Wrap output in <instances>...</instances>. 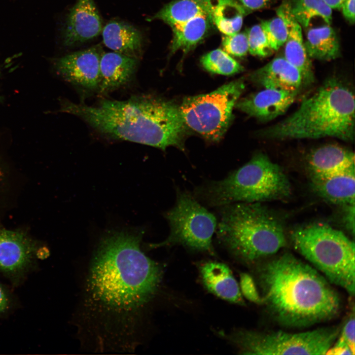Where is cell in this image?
Instances as JSON below:
<instances>
[{"label":"cell","instance_id":"obj_32","mask_svg":"<svg viewBox=\"0 0 355 355\" xmlns=\"http://www.w3.org/2000/svg\"><path fill=\"white\" fill-rule=\"evenodd\" d=\"M240 286L241 292L247 299L256 304H262L260 293L252 277L249 274L245 273L241 274Z\"/></svg>","mask_w":355,"mask_h":355},{"label":"cell","instance_id":"obj_6","mask_svg":"<svg viewBox=\"0 0 355 355\" xmlns=\"http://www.w3.org/2000/svg\"><path fill=\"white\" fill-rule=\"evenodd\" d=\"M196 193L208 205L220 207L284 199L291 194V186L281 167L259 152L225 178L211 182Z\"/></svg>","mask_w":355,"mask_h":355},{"label":"cell","instance_id":"obj_5","mask_svg":"<svg viewBox=\"0 0 355 355\" xmlns=\"http://www.w3.org/2000/svg\"><path fill=\"white\" fill-rule=\"evenodd\" d=\"M220 213L218 238L242 261L255 262L286 245L282 221L261 203H234L222 206Z\"/></svg>","mask_w":355,"mask_h":355},{"label":"cell","instance_id":"obj_29","mask_svg":"<svg viewBox=\"0 0 355 355\" xmlns=\"http://www.w3.org/2000/svg\"><path fill=\"white\" fill-rule=\"evenodd\" d=\"M247 33L248 52L250 54L259 57H266L272 54L274 51L260 24L253 26Z\"/></svg>","mask_w":355,"mask_h":355},{"label":"cell","instance_id":"obj_27","mask_svg":"<svg viewBox=\"0 0 355 355\" xmlns=\"http://www.w3.org/2000/svg\"><path fill=\"white\" fill-rule=\"evenodd\" d=\"M204 68L209 72L222 75H231L242 71L243 67L221 49L213 50L201 59Z\"/></svg>","mask_w":355,"mask_h":355},{"label":"cell","instance_id":"obj_37","mask_svg":"<svg viewBox=\"0 0 355 355\" xmlns=\"http://www.w3.org/2000/svg\"><path fill=\"white\" fill-rule=\"evenodd\" d=\"M9 305L7 293L0 284V314L5 311Z\"/></svg>","mask_w":355,"mask_h":355},{"label":"cell","instance_id":"obj_23","mask_svg":"<svg viewBox=\"0 0 355 355\" xmlns=\"http://www.w3.org/2000/svg\"><path fill=\"white\" fill-rule=\"evenodd\" d=\"M213 25L224 35L239 32L248 13L236 0H206Z\"/></svg>","mask_w":355,"mask_h":355},{"label":"cell","instance_id":"obj_21","mask_svg":"<svg viewBox=\"0 0 355 355\" xmlns=\"http://www.w3.org/2000/svg\"><path fill=\"white\" fill-rule=\"evenodd\" d=\"M102 32L104 44L114 52L137 59L142 55L143 35L134 26L111 20L103 28Z\"/></svg>","mask_w":355,"mask_h":355},{"label":"cell","instance_id":"obj_10","mask_svg":"<svg viewBox=\"0 0 355 355\" xmlns=\"http://www.w3.org/2000/svg\"><path fill=\"white\" fill-rule=\"evenodd\" d=\"M170 233L163 242L149 248L181 245L190 249L214 255L212 237L216 227L214 215L201 206L189 193L177 190L174 207L165 213Z\"/></svg>","mask_w":355,"mask_h":355},{"label":"cell","instance_id":"obj_8","mask_svg":"<svg viewBox=\"0 0 355 355\" xmlns=\"http://www.w3.org/2000/svg\"><path fill=\"white\" fill-rule=\"evenodd\" d=\"M340 331L334 326L300 333L283 331L240 330L229 336L242 354L324 355L333 345Z\"/></svg>","mask_w":355,"mask_h":355},{"label":"cell","instance_id":"obj_11","mask_svg":"<svg viewBox=\"0 0 355 355\" xmlns=\"http://www.w3.org/2000/svg\"><path fill=\"white\" fill-rule=\"evenodd\" d=\"M102 53L100 47L94 46L56 59L54 68L67 82L88 91L98 90Z\"/></svg>","mask_w":355,"mask_h":355},{"label":"cell","instance_id":"obj_13","mask_svg":"<svg viewBox=\"0 0 355 355\" xmlns=\"http://www.w3.org/2000/svg\"><path fill=\"white\" fill-rule=\"evenodd\" d=\"M103 28L94 0H77L67 18L64 43L73 46L84 43L99 35Z\"/></svg>","mask_w":355,"mask_h":355},{"label":"cell","instance_id":"obj_14","mask_svg":"<svg viewBox=\"0 0 355 355\" xmlns=\"http://www.w3.org/2000/svg\"><path fill=\"white\" fill-rule=\"evenodd\" d=\"M301 90L264 89L243 98L235 106L259 121L266 122L284 113Z\"/></svg>","mask_w":355,"mask_h":355},{"label":"cell","instance_id":"obj_7","mask_svg":"<svg viewBox=\"0 0 355 355\" xmlns=\"http://www.w3.org/2000/svg\"><path fill=\"white\" fill-rule=\"evenodd\" d=\"M294 248L330 283L355 294V243L341 231L324 222L300 226L290 233Z\"/></svg>","mask_w":355,"mask_h":355},{"label":"cell","instance_id":"obj_36","mask_svg":"<svg viewBox=\"0 0 355 355\" xmlns=\"http://www.w3.org/2000/svg\"><path fill=\"white\" fill-rule=\"evenodd\" d=\"M325 354L335 355H354L349 348L335 344H333L327 350Z\"/></svg>","mask_w":355,"mask_h":355},{"label":"cell","instance_id":"obj_9","mask_svg":"<svg viewBox=\"0 0 355 355\" xmlns=\"http://www.w3.org/2000/svg\"><path fill=\"white\" fill-rule=\"evenodd\" d=\"M245 87L242 78L206 94L185 98L179 106L186 126L208 140H219L232 119V110Z\"/></svg>","mask_w":355,"mask_h":355},{"label":"cell","instance_id":"obj_12","mask_svg":"<svg viewBox=\"0 0 355 355\" xmlns=\"http://www.w3.org/2000/svg\"><path fill=\"white\" fill-rule=\"evenodd\" d=\"M36 252L33 242L24 234L0 230V271L16 279L31 266Z\"/></svg>","mask_w":355,"mask_h":355},{"label":"cell","instance_id":"obj_2","mask_svg":"<svg viewBox=\"0 0 355 355\" xmlns=\"http://www.w3.org/2000/svg\"><path fill=\"white\" fill-rule=\"evenodd\" d=\"M257 276L262 304L282 326L308 327L339 312L340 299L329 281L290 253L259 267Z\"/></svg>","mask_w":355,"mask_h":355},{"label":"cell","instance_id":"obj_31","mask_svg":"<svg viewBox=\"0 0 355 355\" xmlns=\"http://www.w3.org/2000/svg\"><path fill=\"white\" fill-rule=\"evenodd\" d=\"M339 338L335 344L349 348L355 355V314L352 313L346 320L339 334Z\"/></svg>","mask_w":355,"mask_h":355},{"label":"cell","instance_id":"obj_1","mask_svg":"<svg viewBox=\"0 0 355 355\" xmlns=\"http://www.w3.org/2000/svg\"><path fill=\"white\" fill-rule=\"evenodd\" d=\"M142 231H113L95 249L75 323L95 351H134L144 310L159 290L163 269L140 248Z\"/></svg>","mask_w":355,"mask_h":355},{"label":"cell","instance_id":"obj_18","mask_svg":"<svg viewBox=\"0 0 355 355\" xmlns=\"http://www.w3.org/2000/svg\"><path fill=\"white\" fill-rule=\"evenodd\" d=\"M307 162L310 175L329 176L355 168V154L339 145L328 144L312 150Z\"/></svg>","mask_w":355,"mask_h":355},{"label":"cell","instance_id":"obj_20","mask_svg":"<svg viewBox=\"0 0 355 355\" xmlns=\"http://www.w3.org/2000/svg\"><path fill=\"white\" fill-rule=\"evenodd\" d=\"M200 272L203 284L209 291L230 302L245 304L238 283L226 264L207 262L202 265Z\"/></svg>","mask_w":355,"mask_h":355},{"label":"cell","instance_id":"obj_24","mask_svg":"<svg viewBox=\"0 0 355 355\" xmlns=\"http://www.w3.org/2000/svg\"><path fill=\"white\" fill-rule=\"evenodd\" d=\"M304 43L310 59L329 61L340 55L338 36L329 25L309 30Z\"/></svg>","mask_w":355,"mask_h":355},{"label":"cell","instance_id":"obj_39","mask_svg":"<svg viewBox=\"0 0 355 355\" xmlns=\"http://www.w3.org/2000/svg\"></svg>","mask_w":355,"mask_h":355},{"label":"cell","instance_id":"obj_3","mask_svg":"<svg viewBox=\"0 0 355 355\" xmlns=\"http://www.w3.org/2000/svg\"><path fill=\"white\" fill-rule=\"evenodd\" d=\"M60 111L82 119L102 135L165 150L170 146L184 150L185 124L179 107L151 95L124 101L103 99L95 106L68 101Z\"/></svg>","mask_w":355,"mask_h":355},{"label":"cell","instance_id":"obj_19","mask_svg":"<svg viewBox=\"0 0 355 355\" xmlns=\"http://www.w3.org/2000/svg\"><path fill=\"white\" fill-rule=\"evenodd\" d=\"M138 60L116 52L102 53L99 93L106 94L128 83L136 70Z\"/></svg>","mask_w":355,"mask_h":355},{"label":"cell","instance_id":"obj_25","mask_svg":"<svg viewBox=\"0 0 355 355\" xmlns=\"http://www.w3.org/2000/svg\"><path fill=\"white\" fill-rule=\"evenodd\" d=\"M204 13H208L206 0H174L147 20H161L172 28Z\"/></svg>","mask_w":355,"mask_h":355},{"label":"cell","instance_id":"obj_17","mask_svg":"<svg viewBox=\"0 0 355 355\" xmlns=\"http://www.w3.org/2000/svg\"><path fill=\"white\" fill-rule=\"evenodd\" d=\"M355 168L326 176L310 175L312 189L331 203L345 206L355 204Z\"/></svg>","mask_w":355,"mask_h":355},{"label":"cell","instance_id":"obj_26","mask_svg":"<svg viewBox=\"0 0 355 355\" xmlns=\"http://www.w3.org/2000/svg\"><path fill=\"white\" fill-rule=\"evenodd\" d=\"M287 3L291 13L301 27H308L317 17L327 25L332 22V9L323 0H290Z\"/></svg>","mask_w":355,"mask_h":355},{"label":"cell","instance_id":"obj_34","mask_svg":"<svg viewBox=\"0 0 355 355\" xmlns=\"http://www.w3.org/2000/svg\"><path fill=\"white\" fill-rule=\"evenodd\" d=\"M248 12L268 6L273 0H236Z\"/></svg>","mask_w":355,"mask_h":355},{"label":"cell","instance_id":"obj_15","mask_svg":"<svg viewBox=\"0 0 355 355\" xmlns=\"http://www.w3.org/2000/svg\"><path fill=\"white\" fill-rule=\"evenodd\" d=\"M276 12L285 21L288 29L284 57L300 71L303 86L309 85L314 82L315 75L311 59L305 48L302 27L291 13L287 2L282 3Z\"/></svg>","mask_w":355,"mask_h":355},{"label":"cell","instance_id":"obj_33","mask_svg":"<svg viewBox=\"0 0 355 355\" xmlns=\"http://www.w3.org/2000/svg\"><path fill=\"white\" fill-rule=\"evenodd\" d=\"M343 223L348 231L353 236L355 233V204L343 206Z\"/></svg>","mask_w":355,"mask_h":355},{"label":"cell","instance_id":"obj_35","mask_svg":"<svg viewBox=\"0 0 355 355\" xmlns=\"http://www.w3.org/2000/svg\"><path fill=\"white\" fill-rule=\"evenodd\" d=\"M355 1L345 0L340 9L344 17L351 24L355 23Z\"/></svg>","mask_w":355,"mask_h":355},{"label":"cell","instance_id":"obj_28","mask_svg":"<svg viewBox=\"0 0 355 355\" xmlns=\"http://www.w3.org/2000/svg\"><path fill=\"white\" fill-rule=\"evenodd\" d=\"M260 25L274 51L284 44L288 36V29L282 18L278 16L270 20L262 21Z\"/></svg>","mask_w":355,"mask_h":355},{"label":"cell","instance_id":"obj_30","mask_svg":"<svg viewBox=\"0 0 355 355\" xmlns=\"http://www.w3.org/2000/svg\"><path fill=\"white\" fill-rule=\"evenodd\" d=\"M224 50L236 57L246 56L248 52V43L247 33H240L224 35L222 38Z\"/></svg>","mask_w":355,"mask_h":355},{"label":"cell","instance_id":"obj_22","mask_svg":"<svg viewBox=\"0 0 355 355\" xmlns=\"http://www.w3.org/2000/svg\"><path fill=\"white\" fill-rule=\"evenodd\" d=\"M212 25L208 14L204 13L172 27L171 54L178 50L186 54L193 50L208 35Z\"/></svg>","mask_w":355,"mask_h":355},{"label":"cell","instance_id":"obj_38","mask_svg":"<svg viewBox=\"0 0 355 355\" xmlns=\"http://www.w3.org/2000/svg\"><path fill=\"white\" fill-rule=\"evenodd\" d=\"M332 9H340L345 0H323Z\"/></svg>","mask_w":355,"mask_h":355},{"label":"cell","instance_id":"obj_16","mask_svg":"<svg viewBox=\"0 0 355 355\" xmlns=\"http://www.w3.org/2000/svg\"><path fill=\"white\" fill-rule=\"evenodd\" d=\"M250 79L264 88L294 91L304 87L300 71L282 57L273 59L253 71Z\"/></svg>","mask_w":355,"mask_h":355},{"label":"cell","instance_id":"obj_4","mask_svg":"<svg viewBox=\"0 0 355 355\" xmlns=\"http://www.w3.org/2000/svg\"><path fill=\"white\" fill-rule=\"evenodd\" d=\"M353 91L335 77L326 79L299 107L280 122L260 130L268 139L333 137L351 142L355 137Z\"/></svg>","mask_w":355,"mask_h":355}]
</instances>
